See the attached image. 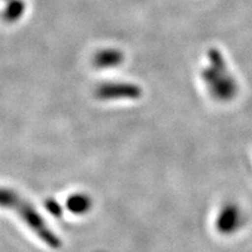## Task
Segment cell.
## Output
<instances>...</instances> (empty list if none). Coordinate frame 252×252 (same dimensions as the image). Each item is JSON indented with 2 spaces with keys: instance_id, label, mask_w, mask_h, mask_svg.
Returning <instances> with one entry per match:
<instances>
[{
  "instance_id": "obj_2",
  "label": "cell",
  "mask_w": 252,
  "mask_h": 252,
  "mask_svg": "<svg viewBox=\"0 0 252 252\" xmlns=\"http://www.w3.org/2000/svg\"><path fill=\"white\" fill-rule=\"evenodd\" d=\"M141 94L140 88L130 83H104L96 91L100 100L137 99Z\"/></svg>"
},
{
  "instance_id": "obj_5",
  "label": "cell",
  "mask_w": 252,
  "mask_h": 252,
  "mask_svg": "<svg viewBox=\"0 0 252 252\" xmlns=\"http://www.w3.org/2000/svg\"><path fill=\"white\" fill-rule=\"evenodd\" d=\"M121 61V56L115 52H106L97 56L96 64L100 68H111L118 64Z\"/></svg>"
},
{
  "instance_id": "obj_1",
  "label": "cell",
  "mask_w": 252,
  "mask_h": 252,
  "mask_svg": "<svg viewBox=\"0 0 252 252\" xmlns=\"http://www.w3.org/2000/svg\"><path fill=\"white\" fill-rule=\"evenodd\" d=\"M0 208L13 212L47 247L61 248V239L49 228L36 208L14 189L0 186Z\"/></svg>"
},
{
  "instance_id": "obj_3",
  "label": "cell",
  "mask_w": 252,
  "mask_h": 252,
  "mask_svg": "<svg viewBox=\"0 0 252 252\" xmlns=\"http://www.w3.org/2000/svg\"><path fill=\"white\" fill-rule=\"evenodd\" d=\"M67 208L71 214L83 215L93 208V200L88 194L76 193L72 194L67 200Z\"/></svg>"
},
{
  "instance_id": "obj_4",
  "label": "cell",
  "mask_w": 252,
  "mask_h": 252,
  "mask_svg": "<svg viewBox=\"0 0 252 252\" xmlns=\"http://www.w3.org/2000/svg\"><path fill=\"white\" fill-rule=\"evenodd\" d=\"M238 214L232 207H226L222 210L217 220V226L220 231L229 232L235 228L237 224V216Z\"/></svg>"
}]
</instances>
